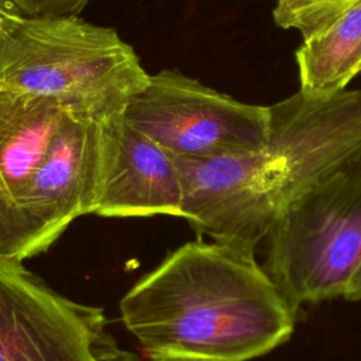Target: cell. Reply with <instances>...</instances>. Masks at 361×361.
Returning <instances> with one entry per match:
<instances>
[{"label": "cell", "instance_id": "1", "mask_svg": "<svg viewBox=\"0 0 361 361\" xmlns=\"http://www.w3.org/2000/svg\"><path fill=\"white\" fill-rule=\"evenodd\" d=\"M268 107L261 148L175 158L180 217L216 243L252 252L298 196L361 158V90L322 96L298 90Z\"/></svg>", "mask_w": 361, "mask_h": 361}, {"label": "cell", "instance_id": "2", "mask_svg": "<svg viewBox=\"0 0 361 361\" xmlns=\"http://www.w3.org/2000/svg\"><path fill=\"white\" fill-rule=\"evenodd\" d=\"M255 252L186 243L121 299L126 329L155 358L248 361L286 343L296 312Z\"/></svg>", "mask_w": 361, "mask_h": 361}, {"label": "cell", "instance_id": "3", "mask_svg": "<svg viewBox=\"0 0 361 361\" xmlns=\"http://www.w3.org/2000/svg\"><path fill=\"white\" fill-rule=\"evenodd\" d=\"M149 79L116 30L78 16H24L0 48V87L102 121L121 116Z\"/></svg>", "mask_w": 361, "mask_h": 361}, {"label": "cell", "instance_id": "4", "mask_svg": "<svg viewBox=\"0 0 361 361\" xmlns=\"http://www.w3.org/2000/svg\"><path fill=\"white\" fill-rule=\"evenodd\" d=\"M265 243L264 268L295 312L344 298L361 265V158L298 196Z\"/></svg>", "mask_w": 361, "mask_h": 361}, {"label": "cell", "instance_id": "5", "mask_svg": "<svg viewBox=\"0 0 361 361\" xmlns=\"http://www.w3.org/2000/svg\"><path fill=\"white\" fill-rule=\"evenodd\" d=\"M124 120L175 158H212L261 148L269 107L240 102L176 69L151 75Z\"/></svg>", "mask_w": 361, "mask_h": 361}, {"label": "cell", "instance_id": "6", "mask_svg": "<svg viewBox=\"0 0 361 361\" xmlns=\"http://www.w3.org/2000/svg\"><path fill=\"white\" fill-rule=\"evenodd\" d=\"M100 309L72 302L21 262L0 261V361H114Z\"/></svg>", "mask_w": 361, "mask_h": 361}, {"label": "cell", "instance_id": "7", "mask_svg": "<svg viewBox=\"0 0 361 361\" xmlns=\"http://www.w3.org/2000/svg\"><path fill=\"white\" fill-rule=\"evenodd\" d=\"M180 199L175 157L128 124L123 114L106 120L92 213L104 217H180Z\"/></svg>", "mask_w": 361, "mask_h": 361}, {"label": "cell", "instance_id": "8", "mask_svg": "<svg viewBox=\"0 0 361 361\" xmlns=\"http://www.w3.org/2000/svg\"><path fill=\"white\" fill-rule=\"evenodd\" d=\"M104 121L68 114L30 182L24 209L55 238L93 210Z\"/></svg>", "mask_w": 361, "mask_h": 361}, {"label": "cell", "instance_id": "9", "mask_svg": "<svg viewBox=\"0 0 361 361\" xmlns=\"http://www.w3.org/2000/svg\"><path fill=\"white\" fill-rule=\"evenodd\" d=\"M68 114L52 99L0 87V179L24 212L30 182Z\"/></svg>", "mask_w": 361, "mask_h": 361}, {"label": "cell", "instance_id": "10", "mask_svg": "<svg viewBox=\"0 0 361 361\" xmlns=\"http://www.w3.org/2000/svg\"><path fill=\"white\" fill-rule=\"evenodd\" d=\"M295 61L300 92L322 96L345 90L361 73V6L303 38Z\"/></svg>", "mask_w": 361, "mask_h": 361}, {"label": "cell", "instance_id": "11", "mask_svg": "<svg viewBox=\"0 0 361 361\" xmlns=\"http://www.w3.org/2000/svg\"><path fill=\"white\" fill-rule=\"evenodd\" d=\"M55 237L20 209L0 179V261L21 262L47 251Z\"/></svg>", "mask_w": 361, "mask_h": 361}, {"label": "cell", "instance_id": "12", "mask_svg": "<svg viewBox=\"0 0 361 361\" xmlns=\"http://www.w3.org/2000/svg\"><path fill=\"white\" fill-rule=\"evenodd\" d=\"M361 0H275L272 17L283 30H296L302 38L320 32L345 16Z\"/></svg>", "mask_w": 361, "mask_h": 361}, {"label": "cell", "instance_id": "13", "mask_svg": "<svg viewBox=\"0 0 361 361\" xmlns=\"http://www.w3.org/2000/svg\"><path fill=\"white\" fill-rule=\"evenodd\" d=\"M23 16H78L90 0H1Z\"/></svg>", "mask_w": 361, "mask_h": 361}, {"label": "cell", "instance_id": "14", "mask_svg": "<svg viewBox=\"0 0 361 361\" xmlns=\"http://www.w3.org/2000/svg\"><path fill=\"white\" fill-rule=\"evenodd\" d=\"M24 16L0 0V48Z\"/></svg>", "mask_w": 361, "mask_h": 361}, {"label": "cell", "instance_id": "15", "mask_svg": "<svg viewBox=\"0 0 361 361\" xmlns=\"http://www.w3.org/2000/svg\"><path fill=\"white\" fill-rule=\"evenodd\" d=\"M344 298L348 300H361V265H360L357 274L354 275Z\"/></svg>", "mask_w": 361, "mask_h": 361}, {"label": "cell", "instance_id": "16", "mask_svg": "<svg viewBox=\"0 0 361 361\" xmlns=\"http://www.w3.org/2000/svg\"><path fill=\"white\" fill-rule=\"evenodd\" d=\"M154 361H195V360H183V358H155Z\"/></svg>", "mask_w": 361, "mask_h": 361}]
</instances>
